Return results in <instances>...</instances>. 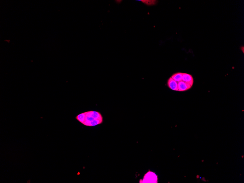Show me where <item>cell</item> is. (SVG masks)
<instances>
[{"mask_svg": "<svg viewBox=\"0 0 244 183\" xmlns=\"http://www.w3.org/2000/svg\"><path fill=\"white\" fill-rule=\"evenodd\" d=\"M76 120L81 123L82 124H83L84 121H85V112L82 113L78 114L77 116L76 117Z\"/></svg>", "mask_w": 244, "mask_h": 183, "instance_id": "obj_7", "label": "cell"}, {"mask_svg": "<svg viewBox=\"0 0 244 183\" xmlns=\"http://www.w3.org/2000/svg\"><path fill=\"white\" fill-rule=\"evenodd\" d=\"M182 75L183 73L177 72L173 74L171 77L174 81L178 82L182 81Z\"/></svg>", "mask_w": 244, "mask_h": 183, "instance_id": "obj_6", "label": "cell"}, {"mask_svg": "<svg viewBox=\"0 0 244 183\" xmlns=\"http://www.w3.org/2000/svg\"><path fill=\"white\" fill-rule=\"evenodd\" d=\"M178 83L170 77L167 82V86L171 90L178 91Z\"/></svg>", "mask_w": 244, "mask_h": 183, "instance_id": "obj_4", "label": "cell"}, {"mask_svg": "<svg viewBox=\"0 0 244 183\" xmlns=\"http://www.w3.org/2000/svg\"><path fill=\"white\" fill-rule=\"evenodd\" d=\"M192 86L182 81L178 83V92H184L190 90Z\"/></svg>", "mask_w": 244, "mask_h": 183, "instance_id": "obj_3", "label": "cell"}, {"mask_svg": "<svg viewBox=\"0 0 244 183\" xmlns=\"http://www.w3.org/2000/svg\"><path fill=\"white\" fill-rule=\"evenodd\" d=\"M85 121L83 125L84 126H94L101 124L103 122V116L99 111H86Z\"/></svg>", "mask_w": 244, "mask_h": 183, "instance_id": "obj_1", "label": "cell"}, {"mask_svg": "<svg viewBox=\"0 0 244 183\" xmlns=\"http://www.w3.org/2000/svg\"><path fill=\"white\" fill-rule=\"evenodd\" d=\"M182 81L188 83L193 86L194 83V79L193 76L190 74L183 73Z\"/></svg>", "mask_w": 244, "mask_h": 183, "instance_id": "obj_5", "label": "cell"}, {"mask_svg": "<svg viewBox=\"0 0 244 183\" xmlns=\"http://www.w3.org/2000/svg\"><path fill=\"white\" fill-rule=\"evenodd\" d=\"M150 173H147L145 175L143 182L145 183H156L157 180V177L155 173L150 172Z\"/></svg>", "mask_w": 244, "mask_h": 183, "instance_id": "obj_2", "label": "cell"}, {"mask_svg": "<svg viewBox=\"0 0 244 183\" xmlns=\"http://www.w3.org/2000/svg\"><path fill=\"white\" fill-rule=\"evenodd\" d=\"M141 1L147 5L149 6L155 5L156 3V1L154 0H143Z\"/></svg>", "mask_w": 244, "mask_h": 183, "instance_id": "obj_8", "label": "cell"}]
</instances>
